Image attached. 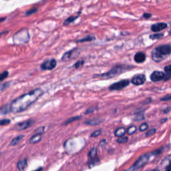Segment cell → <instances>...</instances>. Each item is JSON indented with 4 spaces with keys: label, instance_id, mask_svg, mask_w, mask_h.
<instances>
[{
    "label": "cell",
    "instance_id": "obj_29",
    "mask_svg": "<svg viewBox=\"0 0 171 171\" xmlns=\"http://www.w3.org/2000/svg\"><path fill=\"white\" fill-rule=\"evenodd\" d=\"M9 75V72L7 71H5L4 72H2L0 74V82L3 81L4 80H5L6 78Z\"/></svg>",
    "mask_w": 171,
    "mask_h": 171
},
{
    "label": "cell",
    "instance_id": "obj_36",
    "mask_svg": "<svg viewBox=\"0 0 171 171\" xmlns=\"http://www.w3.org/2000/svg\"><path fill=\"white\" fill-rule=\"evenodd\" d=\"M145 119L144 116L143 114H138L137 116V117L134 119L135 121H140V120H142Z\"/></svg>",
    "mask_w": 171,
    "mask_h": 171
},
{
    "label": "cell",
    "instance_id": "obj_13",
    "mask_svg": "<svg viewBox=\"0 0 171 171\" xmlns=\"http://www.w3.org/2000/svg\"><path fill=\"white\" fill-rule=\"evenodd\" d=\"M134 59L137 63H143L146 60V55L143 52H138L135 54Z\"/></svg>",
    "mask_w": 171,
    "mask_h": 171
},
{
    "label": "cell",
    "instance_id": "obj_20",
    "mask_svg": "<svg viewBox=\"0 0 171 171\" xmlns=\"http://www.w3.org/2000/svg\"><path fill=\"white\" fill-rule=\"evenodd\" d=\"M23 138H24L23 135H19V136H17V137H15L14 139L11 140V142H10V145L11 146L17 145L20 141H21Z\"/></svg>",
    "mask_w": 171,
    "mask_h": 171
},
{
    "label": "cell",
    "instance_id": "obj_6",
    "mask_svg": "<svg viewBox=\"0 0 171 171\" xmlns=\"http://www.w3.org/2000/svg\"><path fill=\"white\" fill-rule=\"evenodd\" d=\"M80 50L78 48H74L70 51L65 53L62 57L63 62H68L69 60H74L79 56Z\"/></svg>",
    "mask_w": 171,
    "mask_h": 171
},
{
    "label": "cell",
    "instance_id": "obj_30",
    "mask_svg": "<svg viewBox=\"0 0 171 171\" xmlns=\"http://www.w3.org/2000/svg\"><path fill=\"white\" fill-rule=\"evenodd\" d=\"M45 131V127L44 126H42V127H40L35 130V133H36V134H43V133Z\"/></svg>",
    "mask_w": 171,
    "mask_h": 171
},
{
    "label": "cell",
    "instance_id": "obj_18",
    "mask_svg": "<svg viewBox=\"0 0 171 171\" xmlns=\"http://www.w3.org/2000/svg\"><path fill=\"white\" fill-rule=\"evenodd\" d=\"M78 17H79V15H78V16H72L69 17H68V18L64 22V26H68V25H69L71 23H73V22H74Z\"/></svg>",
    "mask_w": 171,
    "mask_h": 171
},
{
    "label": "cell",
    "instance_id": "obj_24",
    "mask_svg": "<svg viewBox=\"0 0 171 171\" xmlns=\"http://www.w3.org/2000/svg\"><path fill=\"white\" fill-rule=\"evenodd\" d=\"M163 36H164V34H154L150 35V36H149V38L152 40H160V39L162 38Z\"/></svg>",
    "mask_w": 171,
    "mask_h": 171
},
{
    "label": "cell",
    "instance_id": "obj_45",
    "mask_svg": "<svg viewBox=\"0 0 171 171\" xmlns=\"http://www.w3.org/2000/svg\"><path fill=\"white\" fill-rule=\"evenodd\" d=\"M124 171H126V170H124Z\"/></svg>",
    "mask_w": 171,
    "mask_h": 171
},
{
    "label": "cell",
    "instance_id": "obj_9",
    "mask_svg": "<svg viewBox=\"0 0 171 171\" xmlns=\"http://www.w3.org/2000/svg\"><path fill=\"white\" fill-rule=\"evenodd\" d=\"M34 122V120L29 119L26 120V121L19 122L14 126V129H16L17 130H26L27 128H28L29 127L31 126L33 124V123Z\"/></svg>",
    "mask_w": 171,
    "mask_h": 171
},
{
    "label": "cell",
    "instance_id": "obj_2",
    "mask_svg": "<svg viewBox=\"0 0 171 171\" xmlns=\"http://www.w3.org/2000/svg\"><path fill=\"white\" fill-rule=\"evenodd\" d=\"M134 68V66L132 65H126V64H120L116 66L114 68L110 69L109 71L104 73L102 74H97L95 75L94 76L100 77L101 78H105V79H110L113 78L117 76H119L122 73H124L125 72L129 71L132 69Z\"/></svg>",
    "mask_w": 171,
    "mask_h": 171
},
{
    "label": "cell",
    "instance_id": "obj_28",
    "mask_svg": "<svg viewBox=\"0 0 171 171\" xmlns=\"http://www.w3.org/2000/svg\"><path fill=\"white\" fill-rule=\"evenodd\" d=\"M102 134V130H95L94 132H93L91 135H90V137L92 138H95V137H99V136Z\"/></svg>",
    "mask_w": 171,
    "mask_h": 171
},
{
    "label": "cell",
    "instance_id": "obj_21",
    "mask_svg": "<svg viewBox=\"0 0 171 171\" xmlns=\"http://www.w3.org/2000/svg\"><path fill=\"white\" fill-rule=\"evenodd\" d=\"M95 39H96V37L94 36H88L86 37H84V38L78 40V41H76V42L82 43V42H91V41H93V40H94Z\"/></svg>",
    "mask_w": 171,
    "mask_h": 171
},
{
    "label": "cell",
    "instance_id": "obj_11",
    "mask_svg": "<svg viewBox=\"0 0 171 171\" xmlns=\"http://www.w3.org/2000/svg\"><path fill=\"white\" fill-rule=\"evenodd\" d=\"M165 74L164 72L160 71H154L150 75V80L154 82H157L161 80H164Z\"/></svg>",
    "mask_w": 171,
    "mask_h": 171
},
{
    "label": "cell",
    "instance_id": "obj_35",
    "mask_svg": "<svg viewBox=\"0 0 171 171\" xmlns=\"http://www.w3.org/2000/svg\"><path fill=\"white\" fill-rule=\"evenodd\" d=\"M96 109H97V108H96V107H90V108H88L86 110V111L85 112V114H90V113H92L93 112H94Z\"/></svg>",
    "mask_w": 171,
    "mask_h": 171
},
{
    "label": "cell",
    "instance_id": "obj_31",
    "mask_svg": "<svg viewBox=\"0 0 171 171\" xmlns=\"http://www.w3.org/2000/svg\"><path fill=\"white\" fill-rule=\"evenodd\" d=\"M9 112H10V108H9V106H4L2 108L1 110V114H7V113H8Z\"/></svg>",
    "mask_w": 171,
    "mask_h": 171
},
{
    "label": "cell",
    "instance_id": "obj_39",
    "mask_svg": "<svg viewBox=\"0 0 171 171\" xmlns=\"http://www.w3.org/2000/svg\"><path fill=\"white\" fill-rule=\"evenodd\" d=\"M152 16V14H148V13H145L143 14V16L142 17H144V18L146 19H148V18H150V17Z\"/></svg>",
    "mask_w": 171,
    "mask_h": 171
},
{
    "label": "cell",
    "instance_id": "obj_43",
    "mask_svg": "<svg viewBox=\"0 0 171 171\" xmlns=\"http://www.w3.org/2000/svg\"><path fill=\"white\" fill-rule=\"evenodd\" d=\"M42 168H37V169H36V170H35L34 171H41L42 170Z\"/></svg>",
    "mask_w": 171,
    "mask_h": 171
},
{
    "label": "cell",
    "instance_id": "obj_19",
    "mask_svg": "<svg viewBox=\"0 0 171 171\" xmlns=\"http://www.w3.org/2000/svg\"><path fill=\"white\" fill-rule=\"evenodd\" d=\"M97 153H98L97 148H92L88 153V158L90 160L95 159V158L97 157Z\"/></svg>",
    "mask_w": 171,
    "mask_h": 171
},
{
    "label": "cell",
    "instance_id": "obj_33",
    "mask_svg": "<svg viewBox=\"0 0 171 171\" xmlns=\"http://www.w3.org/2000/svg\"><path fill=\"white\" fill-rule=\"evenodd\" d=\"M156 130H156V128H152V129L148 130V131L146 133V137H150V136H152L154 134H155Z\"/></svg>",
    "mask_w": 171,
    "mask_h": 171
},
{
    "label": "cell",
    "instance_id": "obj_15",
    "mask_svg": "<svg viewBox=\"0 0 171 171\" xmlns=\"http://www.w3.org/2000/svg\"><path fill=\"white\" fill-rule=\"evenodd\" d=\"M126 132V128L124 127H120V128H117V129L115 130L114 134L116 137L120 138V137H122L125 134Z\"/></svg>",
    "mask_w": 171,
    "mask_h": 171
},
{
    "label": "cell",
    "instance_id": "obj_37",
    "mask_svg": "<svg viewBox=\"0 0 171 171\" xmlns=\"http://www.w3.org/2000/svg\"><path fill=\"white\" fill-rule=\"evenodd\" d=\"M170 99H171V95L167 94L164 97L161 98H160V100H161V101H169Z\"/></svg>",
    "mask_w": 171,
    "mask_h": 171
},
{
    "label": "cell",
    "instance_id": "obj_41",
    "mask_svg": "<svg viewBox=\"0 0 171 171\" xmlns=\"http://www.w3.org/2000/svg\"><path fill=\"white\" fill-rule=\"evenodd\" d=\"M169 111H170V108H168L167 110L165 109V110H163V112H164V113H168Z\"/></svg>",
    "mask_w": 171,
    "mask_h": 171
},
{
    "label": "cell",
    "instance_id": "obj_27",
    "mask_svg": "<svg viewBox=\"0 0 171 171\" xmlns=\"http://www.w3.org/2000/svg\"><path fill=\"white\" fill-rule=\"evenodd\" d=\"M148 128V125L147 123H142V124L139 127V130L140 132H144L145 130H147Z\"/></svg>",
    "mask_w": 171,
    "mask_h": 171
},
{
    "label": "cell",
    "instance_id": "obj_42",
    "mask_svg": "<svg viewBox=\"0 0 171 171\" xmlns=\"http://www.w3.org/2000/svg\"><path fill=\"white\" fill-rule=\"evenodd\" d=\"M165 121H167V119H163V120H162L161 121H160V122L161 123H163L164 122H165Z\"/></svg>",
    "mask_w": 171,
    "mask_h": 171
},
{
    "label": "cell",
    "instance_id": "obj_5",
    "mask_svg": "<svg viewBox=\"0 0 171 171\" xmlns=\"http://www.w3.org/2000/svg\"><path fill=\"white\" fill-rule=\"evenodd\" d=\"M30 38L28 30L27 29H23L19 30L14 36V42L16 44H24L28 42Z\"/></svg>",
    "mask_w": 171,
    "mask_h": 171
},
{
    "label": "cell",
    "instance_id": "obj_40",
    "mask_svg": "<svg viewBox=\"0 0 171 171\" xmlns=\"http://www.w3.org/2000/svg\"><path fill=\"white\" fill-rule=\"evenodd\" d=\"M165 171H170V164L167 165V167H166V170Z\"/></svg>",
    "mask_w": 171,
    "mask_h": 171
},
{
    "label": "cell",
    "instance_id": "obj_14",
    "mask_svg": "<svg viewBox=\"0 0 171 171\" xmlns=\"http://www.w3.org/2000/svg\"><path fill=\"white\" fill-rule=\"evenodd\" d=\"M27 165H28V163H27V159H23L20 160L17 164V169L19 171H24L27 167Z\"/></svg>",
    "mask_w": 171,
    "mask_h": 171
},
{
    "label": "cell",
    "instance_id": "obj_12",
    "mask_svg": "<svg viewBox=\"0 0 171 171\" xmlns=\"http://www.w3.org/2000/svg\"><path fill=\"white\" fill-rule=\"evenodd\" d=\"M168 27V25L166 23H157L151 26V30L154 32H158L161 30L165 29Z\"/></svg>",
    "mask_w": 171,
    "mask_h": 171
},
{
    "label": "cell",
    "instance_id": "obj_8",
    "mask_svg": "<svg viewBox=\"0 0 171 171\" xmlns=\"http://www.w3.org/2000/svg\"><path fill=\"white\" fill-rule=\"evenodd\" d=\"M57 65V62L56 59L52 58L47 60L44 62L40 66L41 69L43 70H52L56 68Z\"/></svg>",
    "mask_w": 171,
    "mask_h": 171
},
{
    "label": "cell",
    "instance_id": "obj_16",
    "mask_svg": "<svg viewBox=\"0 0 171 171\" xmlns=\"http://www.w3.org/2000/svg\"><path fill=\"white\" fill-rule=\"evenodd\" d=\"M165 81H167V80L170 78L171 75V66L170 65H168V66H165Z\"/></svg>",
    "mask_w": 171,
    "mask_h": 171
},
{
    "label": "cell",
    "instance_id": "obj_22",
    "mask_svg": "<svg viewBox=\"0 0 171 171\" xmlns=\"http://www.w3.org/2000/svg\"><path fill=\"white\" fill-rule=\"evenodd\" d=\"M102 122V120L100 119H92V120H88V121L85 122V124H86L88 125H92V126H94V125H97L99 124L100 122Z\"/></svg>",
    "mask_w": 171,
    "mask_h": 171
},
{
    "label": "cell",
    "instance_id": "obj_25",
    "mask_svg": "<svg viewBox=\"0 0 171 171\" xmlns=\"http://www.w3.org/2000/svg\"><path fill=\"white\" fill-rule=\"evenodd\" d=\"M80 116H75V117H72V118H70V119L68 120H67L66 122H64V124L65 125H67V124H70V123H72V122H74V121H76V120H79L80 119Z\"/></svg>",
    "mask_w": 171,
    "mask_h": 171
},
{
    "label": "cell",
    "instance_id": "obj_3",
    "mask_svg": "<svg viewBox=\"0 0 171 171\" xmlns=\"http://www.w3.org/2000/svg\"><path fill=\"white\" fill-rule=\"evenodd\" d=\"M171 53V46L170 44L162 45L158 46L152 52V59L155 62H160L165 57L170 56Z\"/></svg>",
    "mask_w": 171,
    "mask_h": 171
},
{
    "label": "cell",
    "instance_id": "obj_23",
    "mask_svg": "<svg viewBox=\"0 0 171 171\" xmlns=\"http://www.w3.org/2000/svg\"><path fill=\"white\" fill-rule=\"evenodd\" d=\"M137 128L136 126H130L128 128V129L126 130V132L128 133L129 135H132L137 132Z\"/></svg>",
    "mask_w": 171,
    "mask_h": 171
},
{
    "label": "cell",
    "instance_id": "obj_17",
    "mask_svg": "<svg viewBox=\"0 0 171 171\" xmlns=\"http://www.w3.org/2000/svg\"><path fill=\"white\" fill-rule=\"evenodd\" d=\"M42 140L41 134H34L33 137L29 139V143L31 144H36V143L39 142Z\"/></svg>",
    "mask_w": 171,
    "mask_h": 171
},
{
    "label": "cell",
    "instance_id": "obj_32",
    "mask_svg": "<svg viewBox=\"0 0 171 171\" xmlns=\"http://www.w3.org/2000/svg\"><path fill=\"white\" fill-rule=\"evenodd\" d=\"M84 60H80V61H78L76 64H75L74 65V67L75 68H79L80 67H81L83 65H84Z\"/></svg>",
    "mask_w": 171,
    "mask_h": 171
},
{
    "label": "cell",
    "instance_id": "obj_7",
    "mask_svg": "<svg viewBox=\"0 0 171 171\" xmlns=\"http://www.w3.org/2000/svg\"><path fill=\"white\" fill-rule=\"evenodd\" d=\"M130 84V80H120L119 82H115L114 84L110 86L109 90H112V91H114V90H120L126 88Z\"/></svg>",
    "mask_w": 171,
    "mask_h": 171
},
{
    "label": "cell",
    "instance_id": "obj_26",
    "mask_svg": "<svg viewBox=\"0 0 171 171\" xmlns=\"http://www.w3.org/2000/svg\"><path fill=\"white\" fill-rule=\"evenodd\" d=\"M128 140V138L125 137H120L117 139V142L119 143V144H125L126 143Z\"/></svg>",
    "mask_w": 171,
    "mask_h": 171
},
{
    "label": "cell",
    "instance_id": "obj_34",
    "mask_svg": "<svg viewBox=\"0 0 171 171\" xmlns=\"http://www.w3.org/2000/svg\"><path fill=\"white\" fill-rule=\"evenodd\" d=\"M10 120L9 119H4V120H0V125H3V126H5V125H7V124H9V123H10Z\"/></svg>",
    "mask_w": 171,
    "mask_h": 171
},
{
    "label": "cell",
    "instance_id": "obj_38",
    "mask_svg": "<svg viewBox=\"0 0 171 171\" xmlns=\"http://www.w3.org/2000/svg\"><path fill=\"white\" fill-rule=\"evenodd\" d=\"M37 11V9H36V8L31 9L28 10V11L26 12V15H27V16H29V15H32V14H35Z\"/></svg>",
    "mask_w": 171,
    "mask_h": 171
},
{
    "label": "cell",
    "instance_id": "obj_1",
    "mask_svg": "<svg viewBox=\"0 0 171 171\" xmlns=\"http://www.w3.org/2000/svg\"><path fill=\"white\" fill-rule=\"evenodd\" d=\"M44 94V91L40 88L34 89L32 91L22 95L14 100L9 105L10 112L19 113L27 110L34 103L36 102Z\"/></svg>",
    "mask_w": 171,
    "mask_h": 171
},
{
    "label": "cell",
    "instance_id": "obj_10",
    "mask_svg": "<svg viewBox=\"0 0 171 171\" xmlns=\"http://www.w3.org/2000/svg\"><path fill=\"white\" fill-rule=\"evenodd\" d=\"M145 82H146V76L145 75L143 74L135 75L131 80V82L135 86L142 85Z\"/></svg>",
    "mask_w": 171,
    "mask_h": 171
},
{
    "label": "cell",
    "instance_id": "obj_4",
    "mask_svg": "<svg viewBox=\"0 0 171 171\" xmlns=\"http://www.w3.org/2000/svg\"><path fill=\"white\" fill-rule=\"evenodd\" d=\"M161 152H162L161 150L158 149V150H155V151L148 152V153H147V154L141 155L139 158H138L137 161H136L134 164L132 165V167L126 171H137L138 170H139L140 168H141L143 166H144L148 161H149L150 158H151L152 157H154V156L158 154Z\"/></svg>",
    "mask_w": 171,
    "mask_h": 171
},
{
    "label": "cell",
    "instance_id": "obj_44",
    "mask_svg": "<svg viewBox=\"0 0 171 171\" xmlns=\"http://www.w3.org/2000/svg\"><path fill=\"white\" fill-rule=\"evenodd\" d=\"M152 171H158V170H152Z\"/></svg>",
    "mask_w": 171,
    "mask_h": 171
}]
</instances>
